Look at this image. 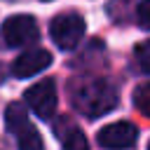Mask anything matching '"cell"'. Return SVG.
Returning a JSON list of instances; mask_svg holds the SVG:
<instances>
[{"label": "cell", "mask_w": 150, "mask_h": 150, "mask_svg": "<svg viewBox=\"0 0 150 150\" xmlns=\"http://www.w3.org/2000/svg\"><path fill=\"white\" fill-rule=\"evenodd\" d=\"M138 138V129L131 122H115L98 131V145L108 150H127L134 148Z\"/></svg>", "instance_id": "cell-6"}, {"label": "cell", "mask_w": 150, "mask_h": 150, "mask_svg": "<svg viewBox=\"0 0 150 150\" xmlns=\"http://www.w3.org/2000/svg\"><path fill=\"white\" fill-rule=\"evenodd\" d=\"M40 38L38 23L30 14H14L2 23V40L7 47H26Z\"/></svg>", "instance_id": "cell-4"}, {"label": "cell", "mask_w": 150, "mask_h": 150, "mask_svg": "<svg viewBox=\"0 0 150 150\" xmlns=\"http://www.w3.org/2000/svg\"><path fill=\"white\" fill-rule=\"evenodd\" d=\"M45 2H47V0H45Z\"/></svg>", "instance_id": "cell-13"}, {"label": "cell", "mask_w": 150, "mask_h": 150, "mask_svg": "<svg viewBox=\"0 0 150 150\" xmlns=\"http://www.w3.org/2000/svg\"><path fill=\"white\" fill-rule=\"evenodd\" d=\"M136 63H138V68L143 73L150 75V40H145V42H141L136 47Z\"/></svg>", "instance_id": "cell-10"}, {"label": "cell", "mask_w": 150, "mask_h": 150, "mask_svg": "<svg viewBox=\"0 0 150 150\" xmlns=\"http://www.w3.org/2000/svg\"><path fill=\"white\" fill-rule=\"evenodd\" d=\"M148 150H150V143H148Z\"/></svg>", "instance_id": "cell-12"}, {"label": "cell", "mask_w": 150, "mask_h": 150, "mask_svg": "<svg viewBox=\"0 0 150 150\" xmlns=\"http://www.w3.org/2000/svg\"><path fill=\"white\" fill-rule=\"evenodd\" d=\"M49 63H52V54L47 49H28L14 59L12 75L14 77H30V75L42 73L45 68H49Z\"/></svg>", "instance_id": "cell-7"}, {"label": "cell", "mask_w": 150, "mask_h": 150, "mask_svg": "<svg viewBox=\"0 0 150 150\" xmlns=\"http://www.w3.org/2000/svg\"><path fill=\"white\" fill-rule=\"evenodd\" d=\"M23 98H26L28 108H30L38 117L49 120V117H54V112H56V103H59V96H56V82L49 80V77H47V80H40L38 84H33V87L26 89Z\"/></svg>", "instance_id": "cell-5"}, {"label": "cell", "mask_w": 150, "mask_h": 150, "mask_svg": "<svg viewBox=\"0 0 150 150\" xmlns=\"http://www.w3.org/2000/svg\"><path fill=\"white\" fill-rule=\"evenodd\" d=\"M68 96L84 117H101L117 105V89L103 77H75L68 84Z\"/></svg>", "instance_id": "cell-1"}, {"label": "cell", "mask_w": 150, "mask_h": 150, "mask_svg": "<svg viewBox=\"0 0 150 150\" xmlns=\"http://www.w3.org/2000/svg\"><path fill=\"white\" fill-rule=\"evenodd\" d=\"M134 105L145 117H150V82H145V84H141V87L134 89Z\"/></svg>", "instance_id": "cell-9"}, {"label": "cell", "mask_w": 150, "mask_h": 150, "mask_svg": "<svg viewBox=\"0 0 150 150\" xmlns=\"http://www.w3.org/2000/svg\"><path fill=\"white\" fill-rule=\"evenodd\" d=\"M138 26L141 28H145V30H150V0H143L141 5H138Z\"/></svg>", "instance_id": "cell-11"}, {"label": "cell", "mask_w": 150, "mask_h": 150, "mask_svg": "<svg viewBox=\"0 0 150 150\" xmlns=\"http://www.w3.org/2000/svg\"><path fill=\"white\" fill-rule=\"evenodd\" d=\"M5 127L14 136L19 150H42V136L28 120V112L21 103H9L5 110Z\"/></svg>", "instance_id": "cell-2"}, {"label": "cell", "mask_w": 150, "mask_h": 150, "mask_svg": "<svg viewBox=\"0 0 150 150\" xmlns=\"http://www.w3.org/2000/svg\"><path fill=\"white\" fill-rule=\"evenodd\" d=\"M54 134L61 138V148L63 150H89L87 136L82 134V129H77L75 124H70V120H59V124L54 127Z\"/></svg>", "instance_id": "cell-8"}, {"label": "cell", "mask_w": 150, "mask_h": 150, "mask_svg": "<svg viewBox=\"0 0 150 150\" xmlns=\"http://www.w3.org/2000/svg\"><path fill=\"white\" fill-rule=\"evenodd\" d=\"M84 30H87L84 19L75 12H63V14L54 16L49 23V35H52L54 45L61 49H75L80 45V40L84 38Z\"/></svg>", "instance_id": "cell-3"}]
</instances>
